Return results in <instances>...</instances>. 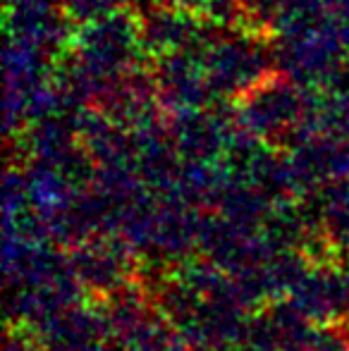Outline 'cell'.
I'll use <instances>...</instances> for the list:
<instances>
[{"mask_svg": "<svg viewBox=\"0 0 349 351\" xmlns=\"http://www.w3.org/2000/svg\"><path fill=\"white\" fill-rule=\"evenodd\" d=\"M165 3H173V5H180V8L184 10H194V12L199 14H206V17H210V14H218L220 10H237V0H165Z\"/></svg>", "mask_w": 349, "mask_h": 351, "instance_id": "cell-4", "label": "cell"}, {"mask_svg": "<svg viewBox=\"0 0 349 351\" xmlns=\"http://www.w3.org/2000/svg\"><path fill=\"white\" fill-rule=\"evenodd\" d=\"M311 110L306 86L285 72H273L239 96L237 117L249 134L275 141L302 134Z\"/></svg>", "mask_w": 349, "mask_h": 351, "instance_id": "cell-2", "label": "cell"}, {"mask_svg": "<svg viewBox=\"0 0 349 351\" xmlns=\"http://www.w3.org/2000/svg\"><path fill=\"white\" fill-rule=\"evenodd\" d=\"M194 48L204 62L213 96L239 98L273 74L270 62L275 60V51L268 43V34L256 29H208Z\"/></svg>", "mask_w": 349, "mask_h": 351, "instance_id": "cell-1", "label": "cell"}, {"mask_svg": "<svg viewBox=\"0 0 349 351\" xmlns=\"http://www.w3.org/2000/svg\"><path fill=\"white\" fill-rule=\"evenodd\" d=\"M154 84L160 106L175 108L177 112L204 108L208 98H213L204 62L194 46L160 56L154 67Z\"/></svg>", "mask_w": 349, "mask_h": 351, "instance_id": "cell-3", "label": "cell"}]
</instances>
